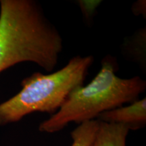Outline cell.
I'll list each match as a JSON object with an SVG mask.
<instances>
[{
    "label": "cell",
    "instance_id": "obj_1",
    "mask_svg": "<svg viewBox=\"0 0 146 146\" xmlns=\"http://www.w3.org/2000/svg\"><path fill=\"white\" fill-rule=\"evenodd\" d=\"M62 43L36 1H0V72L25 62L51 72L58 64Z\"/></svg>",
    "mask_w": 146,
    "mask_h": 146
},
{
    "label": "cell",
    "instance_id": "obj_2",
    "mask_svg": "<svg viewBox=\"0 0 146 146\" xmlns=\"http://www.w3.org/2000/svg\"><path fill=\"white\" fill-rule=\"evenodd\" d=\"M115 60L107 56L102 68L86 86L74 89L57 112L40 124L41 132L53 133L62 130L68 123L79 125L96 120L101 113L133 103L139 100L146 88V82L139 76L122 78L115 74Z\"/></svg>",
    "mask_w": 146,
    "mask_h": 146
},
{
    "label": "cell",
    "instance_id": "obj_3",
    "mask_svg": "<svg viewBox=\"0 0 146 146\" xmlns=\"http://www.w3.org/2000/svg\"><path fill=\"white\" fill-rule=\"evenodd\" d=\"M93 62V56H76L56 72L25 78L21 91L0 104V125L16 123L33 112L54 114L74 89L83 86Z\"/></svg>",
    "mask_w": 146,
    "mask_h": 146
},
{
    "label": "cell",
    "instance_id": "obj_4",
    "mask_svg": "<svg viewBox=\"0 0 146 146\" xmlns=\"http://www.w3.org/2000/svg\"><path fill=\"white\" fill-rule=\"evenodd\" d=\"M100 121L123 125L129 130L143 128L146 123V100H138L127 106H121L100 114Z\"/></svg>",
    "mask_w": 146,
    "mask_h": 146
},
{
    "label": "cell",
    "instance_id": "obj_5",
    "mask_svg": "<svg viewBox=\"0 0 146 146\" xmlns=\"http://www.w3.org/2000/svg\"><path fill=\"white\" fill-rule=\"evenodd\" d=\"M129 131L123 125L99 120V127L91 146H126Z\"/></svg>",
    "mask_w": 146,
    "mask_h": 146
},
{
    "label": "cell",
    "instance_id": "obj_6",
    "mask_svg": "<svg viewBox=\"0 0 146 146\" xmlns=\"http://www.w3.org/2000/svg\"><path fill=\"white\" fill-rule=\"evenodd\" d=\"M99 127V120H92L79 124L71 132V146H91Z\"/></svg>",
    "mask_w": 146,
    "mask_h": 146
},
{
    "label": "cell",
    "instance_id": "obj_7",
    "mask_svg": "<svg viewBox=\"0 0 146 146\" xmlns=\"http://www.w3.org/2000/svg\"><path fill=\"white\" fill-rule=\"evenodd\" d=\"M133 11L135 14H145V1H139L137 2H136L133 5Z\"/></svg>",
    "mask_w": 146,
    "mask_h": 146
}]
</instances>
